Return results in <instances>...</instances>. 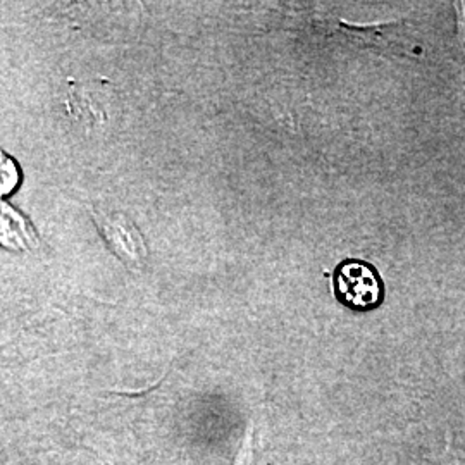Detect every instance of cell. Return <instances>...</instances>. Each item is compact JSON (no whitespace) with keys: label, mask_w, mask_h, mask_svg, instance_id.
<instances>
[{"label":"cell","mask_w":465,"mask_h":465,"mask_svg":"<svg viewBox=\"0 0 465 465\" xmlns=\"http://www.w3.org/2000/svg\"><path fill=\"white\" fill-rule=\"evenodd\" d=\"M334 293L351 309L367 311L381 303L384 286L374 267L364 261L350 259L334 271Z\"/></svg>","instance_id":"obj_1"},{"label":"cell","mask_w":465,"mask_h":465,"mask_svg":"<svg viewBox=\"0 0 465 465\" xmlns=\"http://www.w3.org/2000/svg\"><path fill=\"white\" fill-rule=\"evenodd\" d=\"M99 232L109 249L130 267H140L147 261V245L134 223L124 214H97Z\"/></svg>","instance_id":"obj_2"},{"label":"cell","mask_w":465,"mask_h":465,"mask_svg":"<svg viewBox=\"0 0 465 465\" xmlns=\"http://www.w3.org/2000/svg\"><path fill=\"white\" fill-rule=\"evenodd\" d=\"M40 236L32 221L11 203L0 200V247L13 252L36 249Z\"/></svg>","instance_id":"obj_3"},{"label":"cell","mask_w":465,"mask_h":465,"mask_svg":"<svg viewBox=\"0 0 465 465\" xmlns=\"http://www.w3.org/2000/svg\"><path fill=\"white\" fill-rule=\"evenodd\" d=\"M399 23H388V25H371V26H357L350 25L341 19L334 21V34L343 35L351 42H359L362 45L380 47V49H399L395 42L390 40V34L399 28Z\"/></svg>","instance_id":"obj_4"},{"label":"cell","mask_w":465,"mask_h":465,"mask_svg":"<svg viewBox=\"0 0 465 465\" xmlns=\"http://www.w3.org/2000/svg\"><path fill=\"white\" fill-rule=\"evenodd\" d=\"M21 183V169L16 161L0 149V197L15 193Z\"/></svg>","instance_id":"obj_5"},{"label":"cell","mask_w":465,"mask_h":465,"mask_svg":"<svg viewBox=\"0 0 465 465\" xmlns=\"http://www.w3.org/2000/svg\"><path fill=\"white\" fill-rule=\"evenodd\" d=\"M252 443H253V424L250 426L249 432H247V440H245L242 451H240V455L236 459V465H252V459H253V447H252Z\"/></svg>","instance_id":"obj_6"},{"label":"cell","mask_w":465,"mask_h":465,"mask_svg":"<svg viewBox=\"0 0 465 465\" xmlns=\"http://www.w3.org/2000/svg\"><path fill=\"white\" fill-rule=\"evenodd\" d=\"M455 15H457V34H459V42L464 50L465 59V2H455Z\"/></svg>","instance_id":"obj_7"}]
</instances>
